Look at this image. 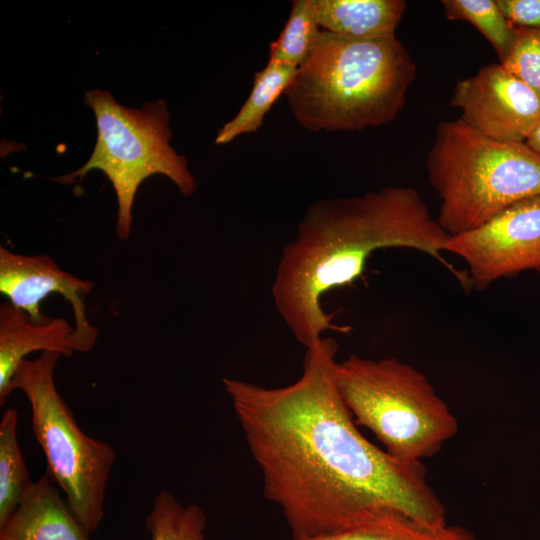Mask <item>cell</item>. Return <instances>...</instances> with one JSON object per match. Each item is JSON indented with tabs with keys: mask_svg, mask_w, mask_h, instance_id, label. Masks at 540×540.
<instances>
[{
	"mask_svg": "<svg viewBox=\"0 0 540 540\" xmlns=\"http://www.w3.org/2000/svg\"><path fill=\"white\" fill-rule=\"evenodd\" d=\"M338 343L309 348L301 376L266 388L223 378L236 417L291 540L318 537L387 515L447 525L422 462L405 463L357 429L336 385Z\"/></svg>",
	"mask_w": 540,
	"mask_h": 540,
	"instance_id": "6da1fadb",
	"label": "cell"
},
{
	"mask_svg": "<svg viewBox=\"0 0 540 540\" xmlns=\"http://www.w3.org/2000/svg\"><path fill=\"white\" fill-rule=\"evenodd\" d=\"M419 192L388 186L360 195L312 203L281 253L272 283L277 312L305 348L328 330L346 333L322 304L331 290L359 279L369 257L383 248L422 252L443 264L467 287L466 276L443 257L449 240Z\"/></svg>",
	"mask_w": 540,
	"mask_h": 540,
	"instance_id": "7a4b0ae2",
	"label": "cell"
},
{
	"mask_svg": "<svg viewBox=\"0 0 540 540\" xmlns=\"http://www.w3.org/2000/svg\"><path fill=\"white\" fill-rule=\"evenodd\" d=\"M416 63L395 36L358 40L322 30L284 94L310 132H353L391 122L403 109Z\"/></svg>",
	"mask_w": 540,
	"mask_h": 540,
	"instance_id": "3957f363",
	"label": "cell"
},
{
	"mask_svg": "<svg viewBox=\"0 0 540 540\" xmlns=\"http://www.w3.org/2000/svg\"><path fill=\"white\" fill-rule=\"evenodd\" d=\"M426 170L441 202L437 221L450 237L540 195V156L526 142L488 138L459 119L437 125Z\"/></svg>",
	"mask_w": 540,
	"mask_h": 540,
	"instance_id": "277c9868",
	"label": "cell"
},
{
	"mask_svg": "<svg viewBox=\"0 0 540 540\" xmlns=\"http://www.w3.org/2000/svg\"><path fill=\"white\" fill-rule=\"evenodd\" d=\"M336 385L355 423L401 462L432 457L458 432L456 417L426 376L396 357L350 355L337 364Z\"/></svg>",
	"mask_w": 540,
	"mask_h": 540,
	"instance_id": "5b68a950",
	"label": "cell"
},
{
	"mask_svg": "<svg viewBox=\"0 0 540 540\" xmlns=\"http://www.w3.org/2000/svg\"><path fill=\"white\" fill-rule=\"evenodd\" d=\"M84 103L96 119L94 150L83 166L56 181L76 184L91 170L103 172L116 194V233L125 240L132 231L135 196L145 179L164 175L186 197L197 190V181L188 169L186 157L170 145L172 131L164 100L129 108L119 104L108 91L90 90L84 92Z\"/></svg>",
	"mask_w": 540,
	"mask_h": 540,
	"instance_id": "8992f818",
	"label": "cell"
},
{
	"mask_svg": "<svg viewBox=\"0 0 540 540\" xmlns=\"http://www.w3.org/2000/svg\"><path fill=\"white\" fill-rule=\"evenodd\" d=\"M61 356L44 351L34 360H23L10 389H20L26 395L32 409L33 432L44 451L48 473L90 533L103 518L105 490L116 453L110 445L87 436L79 428L58 393L54 371Z\"/></svg>",
	"mask_w": 540,
	"mask_h": 540,
	"instance_id": "52a82bcc",
	"label": "cell"
},
{
	"mask_svg": "<svg viewBox=\"0 0 540 540\" xmlns=\"http://www.w3.org/2000/svg\"><path fill=\"white\" fill-rule=\"evenodd\" d=\"M445 252L461 258L477 291L525 271L540 273V195L520 200L481 226L452 236Z\"/></svg>",
	"mask_w": 540,
	"mask_h": 540,
	"instance_id": "ba28073f",
	"label": "cell"
},
{
	"mask_svg": "<svg viewBox=\"0 0 540 540\" xmlns=\"http://www.w3.org/2000/svg\"><path fill=\"white\" fill-rule=\"evenodd\" d=\"M450 103L466 126L498 141L526 142L540 124V96L501 63L457 81Z\"/></svg>",
	"mask_w": 540,
	"mask_h": 540,
	"instance_id": "9c48e42d",
	"label": "cell"
},
{
	"mask_svg": "<svg viewBox=\"0 0 540 540\" xmlns=\"http://www.w3.org/2000/svg\"><path fill=\"white\" fill-rule=\"evenodd\" d=\"M94 284L61 269L46 254H18L0 246V292L8 302L26 312L34 321L48 318L40 305L51 294L70 303L74 317V349L90 351L98 331L88 320L85 297Z\"/></svg>",
	"mask_w": 540,
	"mask_h": 540,
	"instance_id": "30bf717a",
	"label": "cell"
},
{
	"mask_svg": "<svg viewBox=\"0 0 540 540\" xmlns=\"http://www.w3.org/2000/svg\"><path fill=\"white\" fill-rule=\"evenodd\" d=\"M74 326L63 317L34 321L26 312L5 301L0 306V405L3 406L12 378L26 356L36 351L57 352L70 357L74 349Z\"/></svg>",
	"mask_w": 540,
	"mask_h": 540,
	"instance_id": "8fae6325",
	"label": "cell"
},
{
	"mask_svg": "<svg viewBox=\"0 0 540 540\" xmlns=\"http://www.w3.org/2000/svg\"><path fill=\"white\" fill-rule=\"evenodd\" d=\"M48 471L0 527V540H89L88 531L53 485Z\"/></svg>",
	"mask_w": 540,
	"mask_h": 540,
	"instance_id": "7c38bea8",
	"label": "cell"
},
{
	"mask_svg": "<svg viewBox=\"0 0 540 540\" xmlns=\"http://www.w3.org/2000/svg\"><path fill=\"white\" fill-rule=\"evenodd\" d=\"M322 30L349 39L395 35L406 10L404 0H315Z\"/></svg>",
	"mask_w": 540,
	"mask_h": 540,
	"instance_id": "4fadbf2b",
	"label": "cell"
},
{
	"mask_svg": "<svg viewBox=\"0 0 540 540\" xmlns=\"http://www.w3.org/2000/svg\"><path fill=\"white\" fill-rule=\"evenodd\" d=\"M297 68L288 64L268 61L254 75L252 90L238 113L218 131L215 143L227 144L240 135L255 133L263 124L267 112L284 93Z\"/></svg>",
	"mask_w": 540,
	"mask_h": 540,
	"instance_id": "5bb4252c",
	"label": "cell"
},
{
	"mask_svg": "<svg viewBox=\"0 0 540 540\" xmlns=\"http://www.w3.org/2000/svg\"><path fill=\"white\" fill-rule=\"evenodd\" d=\"M303 540H479L460 526L431 527L402 515H387Z\"/></svg>",
	"mask_w": 540,
	"mask_h": 540,
	"instance_id": "9a60e30c",
	"label": "cell"
},
{
	"mask_svg": "<svg viewBox=\"0 0 540 540\" xmlns=\"http://www.w3.org/2000/svg\"><path fill=\"white\" fill-rule=\"evenodd\" d=\"M17 419V411L8 408L0 421V527L34 484L17 442Z\"/></svg>",
	"mask_w": 540,
	"mask_h": 540,
	"instance_id": "2e32d148",
	"label": "cell"
},
{
	"mask_svg": "<svg viewBox=\"0 0 540 540\" xmlns=\"http://www.w3.org/2000/svg\"><path fill=\"white\" fill-rule=\"evenodd\" d=\"M322 28L315 0H294L279 37L269 46V60L298 68L312 55Z\"/></svg>",
	"mask_w": 540,
	"mask_h": 540,
	"instance_id": "e0dca14e",
	"label": "cell"
},
{
	"mask_svg": "<svg viewBox=\"0 0 540 540\" xmlns=\"http://www.w3.org/2000/svg\"><path fill=\"white\" fill-rule=\"evenodd\" d=\"M207 519L196 504L183 507L167 491L156 495L146 517V527L152 540H205Z\"/></svg>",
	"mask_w": 540,
	"mask_h": 540,
	"instance_id": "ac0fdd59",
	"label": "cell"
},
{
	"mask_svg": "<svg viewBox=\"0 0 540 540\" xmlns=\"http://www.w3.org/2000/svg\"><path fill=\"white\" fill-rule=\"evenodd\" d=\"M449 20H463L475 26L496 51L500 63L508 57L515 27L502 13L497 0H442Z\"/></svg>",
	"mask_w": 540,
	"mask_h": 540,
	"instance_id": "d6986e66",
	"label": "cell"
},
{
	"mask_svg": "<svg viewBox=\"0 0 540 540\" xmlns=\"http://www.w3.org/2000/svg\"><path fill=\"white\" fill-rule=\"evenodd\" d=\"M501 64L540 96V28L515 27L512 48Z\"/></svg>",
	"mask_w": 540,
	"mask_h": 540,
	"instance_id": "ffe728a7",
	"label": "cell"
},
{
	"mask_svg": "<svg viewBox=\"0 0 540 540\" xmlns=\"http://www.w3.org/2000/svg\"><path fill=\"white\" fill-rule=\"evenodd\" d=\"M514 27L540 28V0H497Z\"/></svg>",
	"mask_w": 540,
	"mask_h": 540,
	"instance_id": "44dd1931",
	"label": "cell"
},
{
	"mask_svg": "<svg viewBox=\"0 0 540 540\" xmlns=\"http://www.w3.org/2000/svg\"><path fill=\"white\" fill-rule=\"evenodd\" d=\"M527 145L540 156V124L526 140Z\"/></svg>",
	"mask_w": 540,
	"mask_h": 540,
	"instance_id": "7402d4cb",
	"label": "cell"
}]
</instances>
